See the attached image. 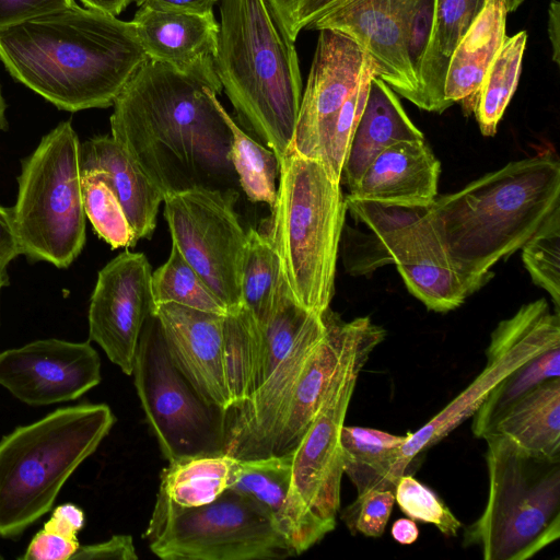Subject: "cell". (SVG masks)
I'll use <instances>...</instances> for the list:
<instances>
[{
	"label": "cell",
	"instance_id": "obj_1",
	"mask_svg": "<svg viewBox=\"0 0 560 560\" xmlns=\"http://www.w3.org/2000/svg\"><path fill=\"white\" fill-rule=\"evenodd\" d=\"M113 107L110 136L164 196L236 190L229 113L208 83L148 59Z\"/></svg>",
	"mask_w": 560,
	"mask_h": 560
},
{
	"label": "cell",
	"instance_id": "obj_2",
	"mask_svg": "<svg viewBox=\"0 0 560 560\" xmlns=\"http://www.w3.org/2000/svg\"><path fill=\"white\" fill-rule=\"evenodd\" d=\"M13 79L59 109L113 106L148 60L131 22L77 3L0 30Z\"/></svg>",
	"mask_w": 560,
	"mask_h": 560
},
{
	"label": "cell",
	"instance_id": "obj_3",
	"mask_svg": "<svg viewBox=\"0 0 560 560\" xmlns=\"http://www.w3.org/2000/svg\"><path fill=\"white\" fill-rule=\"evenodd\" d=\"M560 208V162L546 152L511 162L429 206L435 231L470 293Z\"/></svg>",
	"mask_w": 560,
	"mask_h": 560
},
{
	"label": "cell",
	"instance_id": "obj_4",
	"mask_svg": "<svg viewBox=\"0 0 560 560\" xmlns=\"http://www.w3.org/2000/svg\"><path fill=\"white\" fill-rule=\"evenodd\" d=\"M214 72L242 125L280 161L292 151L302 98L294 40L268 0H221Z\"/></svg>",
	"mask_w": 560,
	"mask_h": 560
},
{
	"label": "cell",
	"instance_id": "obj_5",
	"mask_svg": "<svg viewBox=\"0 0 560 560\" xmlns=\"http://www.w3.org/2000/svg\"><path fill=\"white\" fill-rule=\"evenodd\" d=\"M279 184L268 235L291 296L322 315L334 295L347 213L341 183L318 160L294 150L279 161Z\"/></svg>",
	"mask_w": 560,
	"mask_h": 560
},
{
	"label": "cell",
	"instance_id": "obj_6",
	"mask_svg": "<svg viewBox=\"0 0 560 560\" xmlns=\"http://www.w3.org/2000/svg\"><path fill=\"white\" fill-rule=\"evenodd\" d=\"M115 421L106 404H81L59 408L0 440V537L16 538L51 509Z\"/></svg>",
	"mask_w": 560,
	"mask_h": 560
},
{
	"label": "cell",
	"instance_id": "obj_7",
	"mask_svg": "<svg viewBox=\"0 0 560 560\" xmlns=\"http://www.w3.org/2000/svg\"><path fill=\"white\" fill-rule=\"evenodd\" d=\"M487 503L464 536L486 560H526L560 536V460L530 454L489 433Z\"/></svg>",
	"mask_w": 560,
	"mask_h": 560
},
{
	"label": "cell",
	"instance_id": "obj_8",
	"mask_svg": "<svg viewBox=\"0 0 560 560\" xmlns=\"http://www.w3.org/2000/svg\"><path fill=\"white\" fill-rule=\"evenodd\" d=\"M345 199L347 211L371 232L348 234L345 266L349 273L363 276L395 264L408 291L428 310L440 313L459 307L471 295L435 231L429 206Z\"/></svg>",
	"mask_w": 560,
	"mask_h": 560
},
{
	"label": "cell",
	"instance_id": "obj_9",
	"mask_svg": "<svg viewBox=\"0 0 560 560\" xmlns=\"http://www.w3.org/2000/svg\"><path fill=\"white\" fill-rule=\"evenodd\" d=\"M80 145L70 120L43 137L22 162L11 209L21 253L57 268L69 267L85 243Z\"/></svg>",
	"mask_w": 560,
	"mask_h": 560
},
{
	"label": "cell",
	"instance_id": "obj_10",
	"mask_svg": "<svg viewBox=\"0 0 560 560\" xmlns=\"http://www.w3.org/2000/svg\"><path fill=\"white\" fill-rule=\"evenodd\" d=\"M163 560H270L296 556L249 497L226 489L210 503L184 508L158 492L144 533Z\"/></svg>",
	"mask_w": 560,
	"mask_h": 560
},
{
	"label": "cell",
	"instance_id": "obj_11",
	"mask_svg": "<svg viewBox=\"0 0 560 560\" xmlns=\"http://www.w3.org/2000/svg\"><path fill=\"white\" fill-rule=\"evenodd\" d=\"M131 375L168 463L224 453L225 410L206 401L178 370L155 314L141 330Z\"/></svg>",
	"mask_w": 560,
	"mask_h": 560
},
{
	"label": "cell",
	"instance_id": "obj_12",
	"mask_svg": "<svg viewBox=\"0 0 560 560\" xmlns=\"http://www.w3.org/2000/svg\"><path fill=\"white\" fill-rule=\"evenodd\" d=\"M295 42L303 30H331L355 42L372 59L375 74L419 106L417 75L407 51L413 18L436 0H268Z\"/></svg>",
	"mask_w": 560,
	"mask_h": 560
},
{
	"label": "cell",
	"instance_id": "obj_13",
	"mask_svg": "<svg viewBox=\"0 0 560 560\" xmlns=\"http://www.w3.org/2000/svg\"><path fill=\"white\" fill-rule=\"evenodd\" d=\"M238 192L194 188L164 196V218L184 259L203 279L228 313L241 307V278L247 232L234 210Z\"/></svg>",
	"mask_w": 560,
	"mask_h": 560
},
{
	"label": "cell",
	"instance_id": "obj_14",
	"mask_svg": "<svg viewBox=\"0 0 560 560\" xmlns=\"http://www.w3.org/2000/svg\"><path fill=\"white\" fill-rule=\"evenodd\" d=\"M556 347H560L559 312L552 313L545 299L522 305L513 316L500 322L490 336L487 363L481 373L423 427L406 434L397 464L398 475L405 474L416 456L471 417L503 378Z\"/></svg>",
	"mask_w": 560,
	"mask_h": 560
},
{
	"label": "cell",
	"instance_id": "obj_15",
	"mask_svg": "<svg viewBox=\"0 0 560 560\" xmlns=\"http://www.w3.org/2000/svg\"><path fill=\"white\" fill-rule=\"evenodd\" d=\"M324 315L326 334L300 375L276 425L267 456L291 453L335 386L352 368L365 365L372 351L385 338V330L369 317L346 322L330 307Z\"/></svg>",
	"mask_w": 560,
	"mask_h": 560
},
{
	"label": "cell",
	"instance_id": "obj_16",
	"mask_svg": "<svg viewBox=\"0 0 560 560\" xmlns=\"http://www.w3.org/2000/svg\"><path fill=\"white\" fill-rule=\"evenodd\" d=\"M151 265L142 253L124 250L98 272L89 307V336L107 358L132 374L141 330L155 313Z\"/></svg>",
	"mask_w": 560,
	"mask_h": 560
},
{
	"label": "cell",
	"instance_id": "obj_17",
	"mask_svg": "<svg viewBox=\"0 0 560 560\" xmlns=\"http://www.w3.org/2000/svg\"><path fill=\"white\" fill-rule=\"evenodd\" d=\"M363 366L352 368L335 386L291 452L292 489L326 534L335 529L340 509L343 475L340 433Z\"/></svg>",
	"mask_w": 560,
	"mask_h": 560
},
{
	"label": "cell",
	"instance_id": "obj_18",
	"mask_svg": "<svg viewBox=\"0 0 560 560\" xmlns=\"http://www.w3.org/2000/svg\"><path fill=\"white\" fill-rule=\"evenodd\" d=\"M89 341L40 339L0 352V385L31 406L75 400L101 382Z\"/></svg>",
	"mask_w": 560,
	"mask_h": 560
},
{
	"label": "cell",
	"instance_id": "obj_19",
	"mask_svg": "<svg viewBox=\"0 0 560 560\" xmlns=\"http://www.w3.org/2000/svg\"><path fill=\"white\" fill-rule=\"evenodd\" d=\"M368 54L348 36L320 30L294 132L292 150L314 159L319 143L357 86Z\"/></svg>",
	"mask_w": 560,
	"mask_h": 560
},
{
	"label": "cell",
	"instance_id": "obj_20",
	"mask_svg": "<svg viewBox=\"0 0 560 560\" xmlns=\"http://www.w3.org/2000/svg\"><path fill=\"white\" fill-rule=\"evenodd\" d=\"M168 353L184 376L209 404L232 407L224 352V316L174 303L158 304Z\"/></svg>",
	"mask_w": 560,
	"mask_h": 560
},
{
	"label": "cell",
	"instance_id": "obj_21",
	"mask_svg": "<svg viewBox=\"0 0 560 560\" xmlns=\"http://www.w3.org/2000/svg\"><path fill=\"white\" fill-rule=\"evenodd\" d=\"M130 22L148 59L205 81L217 95L222 92L214 72L220 25L213 13L141 5Z\"/></svg>",
	"mask_w": 560,
	"mask_h": 560
},
{
	"label": "cell",
	"instance_id": "obj_22",
	"mask_svg": "<svg viewBox=\"0 0 560 560\" xmlns=\"http://www.w3.org/2000/svg\"><path fill=\"white\" fill-rule=\"evenodd\" d=\"M441 165L424 139L381 152L347 197L387 206L428 207L438 196Z\"/></svg>",
	"mask_w": 560,
	"mask_h": 560
},
{
	"label": "cell",
	"instance_id": "obj_23",
	"mask_svg": "<svg viewBox=\"0 0 560 560\" xmlns=\"http://www.w3.org/2000/svg\"><path fill=\"white\" fill-rule=\"evenodd\" d=\"M292 453L255 459H238L230 487L252 498L289 540L296 556L327 534L312 517L291 485Z\"/></svg>",
	"mask_w": 560,
	"mask_h": 560
},
{
	"label": "cell",
	"instance_id": "obj_24",
	"mask_svg": "<svg viewBox=\"0 0 560 560\" xmlns=\"http://www.w3.org/2000/svg\"><path fill=\"white\" fill-rule=\"evenodd\" d=\"M82 171L102 174L120 202L136 242L150 238L163 192L112 136H97L80 145Z\"/></svg>",
	"mask_w": 560,
	"mask_h": 560
},
{
	"label": "cell",
	"instance_id": "obj_25",
	"mask_svg": "<svg viewBox=\"0 0 560 560\" xmlns=\"http://www.w3.org/2000/svg\"><path fill=\"white\" fill-rule=\"evenodd\" d=\"M424 139L408 117L396 93L376 74L350 141L340 183L351 189L366 167L385 149L401 141Z\"/></svg>",
	"mask_w": 560,
	"mask_h": 560
},
{
	"label": "cell",
	"instance_id": "obj_26",
	"mask_svg": "<svg viewBox=\"0 0 560 560\" xmlns=\"http://www.w3.org/2000/svg\"><path fill=\"white\" fill-rule=\"evenodd\" d=\"M505 0H483V5L459 43L447 66L444 98L468 110L483 75L506 38Z\"/></svg>",
	"mask_w": 560,
	"mask_h": 560
},
{
	"label": "cell",
	"instance_id": "obj_27",
	"mask_svg": "<svg viewBox=\"0 0 560 560\" xmlns=\"http://www.w3.org/2000/svg\"><path fill=\"white\" fill-rule=\"evenodd\" d=\"M489 433L505 436L530 454L560 460V378L544 381L523 395Z\"/></svg>",
	"mask_w": 560,
	"mask_h": 560
},
{
	"label": "cell",
	"instance_id": "obj_28",
	"mask_svg": "<svg viewBox=\"0 0 560 560\" xmlns=\"http://www.w3.org/2000/svg\"><path fill=\"white\" fill-rule=\"evenodd\" d=\"M482 5L483 0H436L430 38L417 74L420 109L443 113L451 107L444 98L450 58Z\"/></svg>",
	"mask_w": 560,
	"mask_h": 560
},
{
	"label": "cell",
	"instance_id": "obj_29",
	"mask_svg": "<svg viewBox=\"0 0 560 560\" xmlns=\"http://www.w3.org/2000/svg\"><path fill=\"white\" fill-rule=\"evenodd\" d=\"M406 439L407 435L343 424L340 433L343 474L358 494L372 489L395 491L400 478L397 464Z\"/></svg>",
	"mask_w": 560,
	"mask_h": 560
},
{
	"label": "cell",
	"instance_id": "obj_30",
	"mask_svg": "<svg viewBox=\"0 0 560 560\" xmlns=\"http://www.w3.org/2000/svg\"><path fill=\"white\" fill-rule=\"evenodd\" d=\"M237 466L238 459L225 453L173 462L161 474L159 492L179 506L203 505L232 486Z\"/></svg>",
	"mask_w": 560,
	"mask_h": 560
},
{
	"label": "cell",
	"instance_id": "obj_31",
	"mask_svg": "<svg viewBox=\"0 0 560 560\" xmlns=\"http://www.w3.org/2000/svg\"><path fill=\"white\" fill-rule=\"evenodd\" d=\"M526 42V31L511 37L506 36L470 102L468 110L474 113L483 136L495 135L498 125L516 91Z\"/></svg>",
	"mask_w": 560,
	"mask_h": 560
},
{
	"label": "cell",
	"instance_id": "obj_32",
	"mask_svg": "<svg viewBox=\"0 0 560 560\" xmlns=\"http://www.w3.org/2000/svg\"><path fill=\"white\" fill-rule=\"evenodd\" d=\"M284 284L279 258L267 237L250 228L241 278V306L265 334Z\"/></svg>",
	"mask_w": 560,
	"mask_h": 560
},
{
	"label": "cell",
	"instance_id": "obj_33",
	"mask_svg": "<svg viewBox=\"0 0 560 560\" xmlns=\"http://www.w3.org/2000/svg\"><path fill=\"white\" fill-rule=\"evenodd\" d=\"M559 375L560 347L549 349L521 365L488 394L472 415L474 434L483 438L512 404L541 382Z\"/></svg>",
	"mask_w": 560,
	"mask_h": 560
},
{
	"label": "cell",
	"instance_id": "obj_34",
	"mask_svg": "<svg viewBox=\"0 0 560 560\" xmlns=\"http://www.w3.org/2000/svg\"><path fill=\"white\" fill-rule=\"evenodd\" d=\"M228 124L232 133L230 161L241 188L248 200L265 202L271 209L277 198L276 183L280 171L276 153L245 133L230 115Z\"/></svg>",
	"mask_w": 560,
	"mask_h": 560
},
{
	"label": "cell",
	"instance_id": "obj_35",
	"mask_svg": "<svg viewBox=\"0 0 560 560\" xmlns=\"http://www.w3.org/2000/svg\"><path fill=\"white\" fill-rule=\"evenodd\" d=\"M151 287L156 305L174 303L219 315L228 314L226 306L173 244L167 260L152 272Z\"/></svg>",
	"mask_w": 560,
	"mask_h": 560
},
{
	"label": "cell",
	"instance_id": "obj_36",
	"mask_svg": "<svg viewBox=\"0 0 560 560\" xmlns=\"http://www.w3.org/2000/svg\"><path fill=\"white\" fill-rule=\"evenodd\" d=\"M81 186L85 215L95 233L114 249L136 245L124 209L102 174L82 171Z\"/></svg>",
	"mask_w": 560,
	"mask_h": 560
},
{
	"label": "cell",
	"instance_id": "obj_37",
	"mask_svg": "<svg viewBox=\"0 0 560 560\" xmlns=\"http://www.w3.org/2000/svg\"><path fill=\"white\" fill-rule=\"evenodd\" d=\"M374 74V63L368 55L357 86L342 105L315 153L314 160L322 162L332 179L338 183H340L350 141L363 112Z\"/></svg>",
	"mask_w": 560,
	"mask_h": 560
},
{
	"label": "cell",
	"instance_id": "obj_38",
	"mask_svg": "<svg viewBox=\"0 0 560 560\" xmlns=\"http://www.w3.org/2000/svg\"><path fill=\"white\" fill-rule=\"evenodd\" d=\"M522 258L532 280L560 305V208L522 246Z\"/></svg>",
	"mask_w": 560,
	"mask_h": 560
},
{
	"label": "cell",
	"instance_id": "obj_39",
	"mask_svg": "<svg viewBox=\"0 0 560 560\" xmlns=\"http://www.w3.org/2000/svg\"><path fill=\"white\" fill-rule=\"evenodd\" d=\"M395 501L409 518L434 525L446 537H455L462 523L447 505L411 475H402L395 488Z\"/></svg>",
	"mask_w": 560,
	"mask_h": 560
},
{
	"label": "cell",
	"instance_id": "obj_40",
	"mask_svg": "<svg viewBox=\"0 0 560 560\" xmlns=\"http://www.w3.org/2000/svg\"><path fill=\"white\" fill-rule=\"evenodd\" d=\"M394 503V491L368 490L357 495L341 512L340 518L352 535L360 533L366 537H380L385 530Z\"/></svg>",
	"mask_w": 560,
	"mask_h": 560
},
{
	"label": "cell",
	"instance_id": "obj_41",
	"mask_svg": "<svg viewBox=\"0 0 560 560\" xmlns=\"http://www.w3.org/2000/svg\"><path fill=\"white\" fill-rule=\"evenodd\" d=\"M78 538H69L42 528L31 540L23 560H68L80 547Z\"/></svg>",
	"mask_w": 560,
	"mask_h": 560
},
{
	"label": "cell",
	"instance_id": "obj_42",
	"mask_svg": "<svg viewBox=\"0 0 560 560\" xmlns=\"http://www.w3.org/2000/svg\"><path fill=\"white\" fill-rule=\"evenodd\" d=\"M74 3V0H0V30Z\"/></svg>",
	"mask_w": 560,
	"mask_h": 560
},
{
	"label": "cell",
	"instance_id": "obj_43",
	"mask_svg": "<svg viewBox=\"0 0 560 560\" xmlns=\"http://www.w3.org/2000/svg\"><path fill=\"white\" fill-rule=\"evenodd\" d=\"M72 559L137 560L138 555L130 535H114L103 542L80 546Z\"/></svg>",
	"mask_w": 560,
	"mask_h": 560
},
{
	"label": "cell",
	"instance_id": "obj_44",
	"mask_svg": "<svg viewBox=\"0 0 560 560\" xmlns=\"http://www.w3.org/2000/svg\"><path fill=\"white\" fill-rule=\"evenodd\" d=\"M84 523L83 511L73 503H65L54 510L43 528L69 538H78V533L83 528Z\"/></svg>",
	"mask_w": 560,
	"mask_h": 560
},
{
	"label": "cell",
	"instance_id": "obj_45",
	"mask_svg": "<svg viewBox=\"0 0 560 560\" xmlns=\"http://www.w3.org/2000/svg\"><path fill=\"white\" fill-rule=\"evenodd\" d=\"M20 254L11 209L0 206V275L7 276V267Z\"/></svg>",
	"mask_w": 560,
	"mask_h": 560
},
{
	"label": "cell",
	"instance_id": "obj_46",
	"mask_svg": "<svg viewBox=\"0 0 560 560\" xmlns=\"http://www.w3.org/2000/svg\"><path fill=\"white\" fill-rule=\"evenodd\" d=\"M219 0H135L138 7L147 5L161 10L180 11L197 14L213 13Z\"/></svg>",
	"mask_w": 560,
	"mask_h": 560
},
{
	"label": "cell",
	"instance_id": "obj_47",
	"mask_svg": "<svg viewBox=\"0 0 560 560\" xmlns=\"http://www.w3.org/2000/svg\"><path fill=\"white\" fill-rule=\"evenodd\" d=\"M548 37L551 44L552 60L560 65V2L551 0L548 9Z\"/></svg>",
	"mask_w": 560,
	"mask_h": 560
},
{
	"label": "cell",
	"instance_id": "obj_48",
	"mask_svg": "<svg viewBox=\"0 0 560 560\" xmlns=\"http://www.w3.org/2000/svg\"><path fill=\"white\" fill-rule=\"evenodd\" d=\"M392 537L401 545H411L419 537V529L411 518H399L390 529Z\"/></svg>",
	"mask_w": 560,
	"mask_h": 560
},
{
	"label": "cell",
	"instance_id": "obj_49",
	"mask_svg": "<svg viewBox=\"0 0 560 560\" xmlns=\"http://www.w3.org/2000/svg\"><path fill=\"white\" fill-rule=\"evenodd\" d=\"M85 8L119 15L135 0H80Z\"/></svg>",
	"mask_w": 560,
	"mask_h": 560
},
{
	"label": "cell",
	"instance_id": "obj_50",
	"mask_svg": "<svg viewBox=\"0 0 560 560\" xmlns=\"http://www.w3.org/2000/svg\"><path fill=\"white\" fill-rule=\"evenodd\" d=\"M5 109H7V104L2 96L1 85H0V131L7 127Z\"/></svg>",
	"mask_w": 560,
	"mask_h": 560
},
{
	"label": "cell",
	"instance_id": "obj_51",
	"mask_svg": "<svg viewBox=\"0 0 560 560\" xmlns=\"http://www.w3.org/2000/svg\"><path fill=\"white\" fill-rule=\"evenodd\" d=\"M524 0H505L509 12H513L520 8Z\"/></svg>",
	"mask_w": 560,
	"mask_h": 560
},
{
	"label": "cell",
	"instance_id": "obj_52",
	"mask_svg": "<svg viewBox=\"0 0 560 560\" xmlns=\"http://www.w3.org/2000/svg\"><path fill=\"white\" fill-rule=\"evenodd\" d=\"M8 279L7 276L0 275V291L2 287L7 283Z\"/></svg>",
	"mask_w": 560,
	"mask_h": 560
}]
</instances>
